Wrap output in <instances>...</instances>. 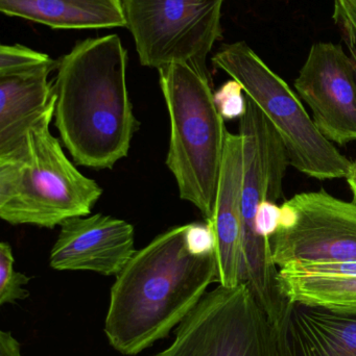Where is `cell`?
Instances as JSON below:
<instances>
[{"mask_svg": "<svg viewBox=\"0 0 356 356\" xmlns=\"http://www.w3.org/2000/svg\"><path fill=\"white\" fill-rule=\"evenodd\" d=\"M271 330L275 356H356V312L288 299Z\"/></svg>", "mask_w": 356, "mask_h": 356, "instance_id": "30bf717a", "label": "cell"}, {"mask_svg": "<svg viewBox=\"0 0 356 356\" xmlns=\"http://www.w3.org/2000/svg\"><path fill=\"white\" fill-rule=\"evenodd\" d=\"M0 356H22L20 343L13 337L12 332H0Z\"/></svg>", "mask_w": 356, "mask_h": 356, "instance_id": "44dd1931", "label": "cell"}, {"mask_svg": "<svg viewBox=\"0 0 356 356\" xmlns=\"http://www.w3.org/2000/svg\"><path fill=\"white\" fill-rule=\"evenodd\" d=\"M186 243L194 254L205 255L215 252V232L208 222L186 225Z\"/></svg>", "mask_w": 356, "mask_h": 356, "instance_id": "d6986e66", "label": "cell"}, {"mask_svg": "<svg viewBox=\"0 0 356 356\" xmlns=\"http://www.w3.org/2000/svg\"><path fill=\"white\" fill-rule=\"evenodd\" d=\"M281 269L322 275L356 276V261L348 263L292 264Z\"/></svg>", "mask_w": 356, "mask_h": 356, "instance_id": "ffe728a7", "label": "cell"}, {"mask_svg": "<svg viewBox=\"0 0 356 356\" xmlns=\"http://www.w3.org/2000/svg\"><path fill=\"white\" fill-rule=\"evenodd\" d=\"M295 88L326 139L341 146L356 141V71L342 45L314 44Z\"/></svg>", "mask_w": 356, "mask_h": 356, "instance_id": "ba28073f", "label": "cell"}, {"mask_svg": "<svg viewBox=\"0 0 356 356\" xmlns=\"http://www.w3.org/2000/svg\"><path fill=\"white\" fill-rule=\"evenodd\" d=\"M224 0H123L140 63L160 69L185 63L210 79L206 60L221 38Z\"/></svg>", "mask_w": 356, "mask_h": 356, "instance_id": "8992f818", "label": "cell"}, {"mask_svg": "<svg viewBox=\"0 0 356 356\" xmlns=\"http://www.w3.org/2000/svg\"><path fill=\"white\" fill-rule=\"evenodd\" d=\"M50 251L49 266L58 271H90L117 276L135 254V230L125 220L95 213L61 224Z\"/></svg>", "mask_w": 356, "mask_h": 356, "instance_id": "9c48e42d", "label": "cell"}, {"mask_svg": "<svg viewBox=\"0 0 356 356\" xmlns=\"http://www.w3.org/2000/svg\"><path fill=\"white\" fill-rule=\"evenodd\" d=\"M185 234L182 225L159 234L116 276L104 332L121 355H139L167 338L217 282L215 252L194 254Z\"/></svg>", "mask_w": 356, "mask_h": 356, "instance_id": "6da1fadb", "label": "cell"}, {"mask_svg": "<svg viewBox=\"0 0 356 356\" xmlns=\"http://www.w3.org/2000/svg\"><path fill=\"white\" fill-rule=\"evenodd\" d=\"M278 229L270 238L278 268L292 264L356 261V203L325 190L299 193L281 205Z\"/></svg>", "mask_w": 356, "mask_h": 356, "instance_id": "52a82bcc", "label": "cell"}, {"mask_svg": "<svg viewBox=\"0 0 356 356\" xmlns=\"http://www.w3.org/2000/svg\"><path fill=\"white\" fill-rule=\"evenodd\" d=\"M278 282L288 300L356 312V276L322 275L280 269Z\"/></svg>", "mask_w": 356, "mask_h": 356, "instance_id": "5bb4252c", "label": "cell"}, {"mask_svg": "<svg viewBox=\"0 0 356 356\" xmlns=\"http://www.w3.org/2000/svg\"><path fill=\"white\" fill-rule=\"evenodd\" d=\"M332 18L342 31L356 71V0H334Z\"/></svg>", "mask_w": 356, "mask_h": 356, "instance_id": "ac0fdd59", "label": "cell"}, {"mask_svg": "<svg viewBox=\"0 0 356 356\" xmlns=\"http://www.w3.org/2000/svg\"><path fill=\"white\" fill-rule=\"evenodd\" d=\"M59 62L0 77V154L10 152L56 100L48 81Z\"/></svg>", "mask_w": 356, "mask_h": 356, "instance_id": "7c38bea8", "label": "cell"}, {"mask_svg": "<svg viewBox=\"0 0 356 356\" xmlns=\"http://www.w3.org/2000/svg\"><path fill=\"white\" fill-rule=\"evenodd\" d=\"M56 100L10 152L0 154V218L52 228L91 213L102 188L82 175L50 133Z\"/></svg>", "mask_w": 356, "mask_h": 356, "instance_id": "3957f363", "label": "cell"}, {"mask_svg": "<svg viewBox=\"0 0 356 356\" xmlns=\"http://www.w3.org/2000/svg\"><path fill=\"white\" fill-rule=\"evenodd\" d=\"M347 182H348L349 188H350L351 192L353 194V198L356 201V161L353 164V168H351L350 172L347 175Z\"/></svg>", "mask_w": 356, "mask_h": 356, "instance_id": "7402d4cb", "label": "cell"}, {"mask_svg": "<svg viewBox=\"0 0 356 356\" xmlns=\"http://www.w3.org/2000/svg\"><path fill=\"white\" fill-rule=\"evenodd\" d=\"M238 81L279 136L292 167L318 180L346 178L353 162L326 139L300 97L245 42L228 44L212 58Z\"/></svg>", "mask_w": 356, "mask_h": 356, "instance_id": "5b68a950", "label": "cell"}, {"mask_svg": "<svg viewBox=\"0 0 356 356\" xmlns=\"http://www.w3.org/2000/svg\"><path fill=\"white\" fill-rule=\"evenodd\" d=\"M158 71L171 122L167 166L182 200L192 203L209 221L225 149V120L215 104L209 77L185 63Z\"/></svg>", "mask_w": 356, "mask_h": 356, "instance_id": "277c9868", "label": "cell"}, {"mask_svg": "<svg viewBox=\"0 0 356 356\" xmlns=\"http://www.w3.org/2000/svg\"><path fill=\"white\" fill-rule=\"evenodd\" d=\"M14 255L8 243H0V305H16L18 301L29 298V292L23 286L31 277L15 271Z\"/></svg>", "mask_w": 356, "mask_h": 356, "instance_id": "9a60e30c", "label": "cell"}, {"mask_svg": "<svg viewBox=\"0 0 356 356\" xmlns=\"http://www.w3.org/2000/svg\"><path fill=\"white\" fill-rule=\"evenodd\" d=\"M238 81L231 79L215 92V102L224 120H234L244 116L247 110L246 95Z\"/></svg>", "mask_w": 356, "mask_h": 356, "instance_id": "e0dca14e", "label": "cell"}, {"mask_svg": "<svg viewBox=\"0 0 356 356\" xmlns=\"http://www.w3.org/2000/svg\"><path fill=\"white\" fill-rule=\"evenodd\" d=\"M47 54L20 44L0 46V77L26 72L52 62Z\"/></svg>", "mask_w": 356, "mask_h": 356, "instance_id": "2e32d148", "label": "cell"}, {"mask_svg": "<svg viewBox=\"0 0 356 356\" xmlns=\"http://www.w3.org/2000/svg\"><path fill=\"white\" fill-rule=\"evenodd\" d=\"M244 178V138L227 131L212 216L206 221L217 243V282L225 286L242 284Z\"/></svg>", "mask_w": 356, "mask_h": 356, "instance_id": "8fae6325", "label": "cell"}, {"mask_svg": "<svg viewBox=\"0 0 356 356\" xmlns=\"http://www.w3.org/2000/svg\"><path fill=\"white\" fill-rule=\"evenodd\" d=\"M0 10L52 29L127 26L123 0H0Z\"/></svg>", "mask_w": 356, "mask_h": 356, "instance_id": "4fadbf2b", "label": "cell"}, {"mask_svg": "<svg viewBox=\"0 0 356 356\" xmlns=\"http://www.w3.org/2000/svg\"><path fill=\"white\" fill-rule=\"evenodd\" d=\"M127 50L116 35L79 42L59 60L54 125L77 166L112 169L139 127L127 87Z\"/></svg>", "mask_w": 356, "mask_h": 356, "instance_id": "7a4b0ae2", "label": "cell"}]
</instances>
